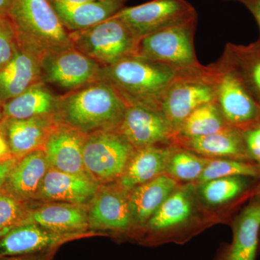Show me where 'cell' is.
I'll return each instance as SVG.
<instances>
[{
    "instance_id": "cell-1",
    "label": "cell",
    "mask_w": 260,
    "mask_h": 260,
    "mask_svg": "<svg viewBox=\"0 0 260 260\" xmlns=\"http://www.w3.org/2000/svg\"><path fill=\"white\" fill-rule=\"evenodd\" d=\"M127 107L112 85L99 80L59 95L56 119L88 135L119 129Z\"/></svg>"
},
{
    "instance_id": "cell-2",
    "label": "cell",
    "mask_w": 260,
    "mask_h": 260,
    "mask_svg": "<svg viewBox=\"0 0 260 260\" xmlns=\"http://www.w3.org/2000/svg\"><path fill=\"white\" fill-rule=\"evenodd\" d=\"M179 73L168 65L132 55L102 67L100 80L112 85L128 106L158 109L162 95Z\"/></svg>"
},
{
    "instance_id": "cell-3",
    "label": "cell",
    "mask_w": 260,
    "mask_h": 260,
    "mask_svg": "<svg viewBox=\"0 0 260 260\" xmlns=\"http://www.w3.org/2000/svg\"><path fill=\"white\" fill-rule=\"evenodd\" d=\"M7 18L19 47L40 60L49 53L75 48L49 0H11Z\"/></svg>"
},
{
    "instance_id": "cell-4",
    "label": "cell",
    "mask_w": 260,
    "mask_h": 260,
    "mask_svg": "<svg viewBox=\"0 0 260 260\" xmlns=\"http://www.w3.org/2000/svg\"><path fill=\"white\" fill-rule=\"evenodd\" d=\"M215 102V87L211 66L200 65L179 71L162 95L158 109L169 121L174 136L195 109Z\"/></svg>"
},
{
    "instance_id": "cell-5",
    "label": "cell",
    "mask_w": 260,
    "mask_h": 260,
    "mask_svg": "<svg viewBox=\"0 0 260 260\" xmlns=\"http://www.w3.org/2000/svg\"><path fill=\"white\" fill-rule=\"evenodd\" d=\"M135 150L119 129L88 135L83 148L85 172L99 185L119 181Z\"/></svg>"
},
{
    "instance_id": "cell-6",
    "label": "cell",
    "mask_w": 260,
    "mask_h": 260,
    "mask_svg": "<svg viewBox=\"0 0 260 260\" xmlns=\"http://www.w3.org/2000/svg\"><path fill=\"white\" fill-rule=\"evenodd\" d=\"M197 25L198 17L141 38L134 55L168 65L179 71L198 68L202 64L194 47Z\"/></svg>"
},
{
    "instance_id": "cell-7",
    "label": "cell",
    "mask_w": 260,
    "mask_h": 260,
    "mask_svg": "<svg viewBox=\"0 0 260 260\" xmlns=\"http://www.w3.org/2000/svg\"><path fill=\"white\" fill-rule=\"evenodd\" d=\"M75 49L106 67L134 55L138 41L120 19L113 16L95 26L70 32Z\"/></svg>"
},
{
    "instance_id": "cell-8",
    "label": "cell",
    "mask_w": 260,
    "mask_h": 260,
    "mask_svg": "<svg viewBox=\"0 0 260 260\" xmlns=\"http://www.w3.org/2000/svg\"><path fill=\"white\" fill-rule=\"evenodd\" d=\"M215 87V103L229 126L244 131L260 122V105L239 77L220 58L210 64Z\"/></svg>"
},
{
    "instance_id": "cell-9",
    "label": "cell",
    "mask_w": 260,
    "mask_h": 260,
    "mask_svg": "<svg viewBox=\"0 0 260 260\" xmlns=\"http://www.w3.org/2000/svg\"><path fill=\"white\" fill-rule=\"evenodd\" d=\"M114 16L120 19L138 41L186 23L198 17V13L186 0H152L138 6L124 7Z\"/></svg>"
},
{
    "instance_id": "cell-10",
    "label": "cell",
    "mask_w": 260,
    "mask_h": 260,
    "mask_svg": "<svg viewBox=\"0 0 260 260\" xmlns=\"http://www.w3.org/2000/svg\"><path fill=\"white\" fill-rule=\"evenodd\" d=\"M102 68L75 48L49 53L41 60L42 82L67 93L100 80Z\"/></svg>"
},
{
    "instance_id": "cell-11",
    "label": "cell",
    "mask_w": 260,
    "mask_h": 260,
    "mask_svg": "<svg viewBox=\"0 0 260 260\" xmlns=\"http://www.w3.org/2000/svg\"><path fill=\"white\" fill-rule=\"evenodd\" d=\"M129 191L118 182L98 186L87 204L90 232H124L135 226L130 210Z\"/></svg>"
},
{
    "instance_id": "cell-12",
    "label": "cell",
    "mask_w": 260,
    "mask_h": 260,
    "mask_svg": "<svg viewBox=\"0 0 260 260\" xmlns=\"http://www.w3.org/2000/svg\"><path fill=\"white\" fill-rule=\"evenodd\" d=\"M119 130L135 149L155 146L174 137L161 112L145 106H128Z\"/></svg>"
},
{
    "instance_id": "cell-13",
    "label": "cell",
    "mask_w": 260,
    "mask_h": 260,
    "mask_svg": "<svg viewBox=\"0 0 260 260\" xmlns=\"http://www.w3.org/2000/svg\"><path fill=\"white\" fill-rule=\"evenodd\" d=\"M34 203V202H32ZM32 203L25 223H34L51 232L62 234L90 235L87 205L59 202Z\"/></svg>"
},
{
    "instance_id": "cell-14",
    "label": "cell",
    "mask_w": 260,
    "mask_h": 260,
    "mask_svg": "<svg viewBox=\"0 0 260 260\" xmlns=\"http://www.w3.org/2000/svg\"><path fill=\"white\" fill-rule=\"evenodd\" d=\"M80 236L51 232L39 224H20L0 237V257L27 255L57 249L61 244Z\"/></svg>"
},
{
    "instance_id": "cell-15",
    "label": "cell",
    "mask_w": 260,
    "mask_h": 260,
    "mask_svg": "<svg viewBox=\"0 0 260 260\" xmlns=\"http://www.w3.org/2000/svg\"><path fill=\"white\" fill-rule=\"evenodd\" d=\"M86 137L80 130L58 121L43 148L49 167L69 174L87 175L83 162Z\"/></svg>"
},
{
    "instance_id": "cell-16",
    "label": "cell",
    "mask_w": 260,
    "mask_h": 260,
    "mask_svg": "<svg viewBox=\"0 0 260 260\" xmlns=\"http://www.w3.org/2000/svg\"><path fill=\"white\" fill-rule=\"evenodd\" d=\"M57 124L55 116H42L23 119H5L0 128L13 157L19 159L43 149Z\"/></svg>"
},
{
    "instance_id": "cell-17",
    "label": "cell",
    "mask_w": 260,
    "mask_h": 260,
    "mask_svg": "<svg viewBox=\"0 0 260 260\" xmlns=\"http://www.w3.org/2000/svg\"><path fill=\"white\" fill-rule=\"evenodd\" d=\"M98 186L88 175L61 172L49 167L35 202H59L87 205Z\"/></svg>"
},
{
    "instance_id": "cell-18",
    "label": "cell",
    "mask_w": 260,
    "mask_h": 260,
    "mask_svg": "<svg viewBox=\"0 0 260 260\" xmlns=\"http://www.w3.org/2000/svg\"><path fill=\"white\" fill-rule=\"evenodd\" d=\"M50 3L63 26L70 32L91 28L112 18L124 8L125 0H95L76 5Z\"/></svg>"
},
{
    "instance_id": "cell-19",
    "label": "cell",
    "mask_w": 260,
    "mask_h": 260,
    "mask_svg": "<svg viewBox=\"0 0 260 260\" xmlns=\"http://www.w3.org/2000/svg\"><path fill=\"white\" fill-rule=\"evenodd\" d=\"M49 167L43 149L32 152L18 159L3 189L23 201L35 202Z\"/></svg>"
},
{
    "instance_id": "cell-20",
    "label": "cell",
    "mask_w": 260,
    "mask_h": 260,
    "mask_svg": "<svg viewBox=\"0 0 260 260\" xmlns=\"http://www.w3.org/2000/svg\"><path fill=\"white\" fill-rule=\"evenodd\" d=\"M259 236L260 203L253 199L236 218L232 244L228 246L221 260H256Z\"/></svg>"
},
{
    "instance_id": "cell-21",
    "label": "cell",
    "mask_w": 260,
    "mask_h": 260,
    "mask_svg": "<svg viewBox=\"0 0 260 260\" xmlns=\"http://www.w3.org/2000/svg\"><path fill=\"white\" fill-rule=\"evenodd\" d=\"M40 82V59L19 47L12 60L0 70V102L4 104Z\"/></svg>"
},
{
    "instance_id": "cell-22",
    "label": "cell",
    "mask_w": 260,
    "mask_h": 260,
    "mask_svg": "<svg viewBox=\"0 0 260 260\" xmlns=\"http://www.w3.org/2000/svg\"><path fill=\"white\" fill-rule=\"evenodd\" d=\"M177 182L161 174L129 191V205L135 226L145 227L169 195L177 189Z\"/></svg>"
},
{
    "instance_id": "cell-23",
    "label": "cell",
    "mask_w": 260,
    "mask_h": 260,
    "mask_svg": "<svg viewBox=\"0 0 260 260\" xmlns=\"http://www.w3.org/2000/svg\"><path fill=\"white\" fill-rule=\"evenodd\" d=\"M172 153L169 148L150 146L135 149L118 183L127 191L153 180L165 172Z\"/></svg>"
},
{
    "instance_id": "cell-24",
    "label": "cell",
    "mask_w": 260,
    "mask_h": 260,
    "mask_svg": "<svg viewBox=\"0 0 260 260\" xmlns=\"http://www.w3.org/2000/svg\"><path fill=\"white\" fill-rule=\"evenodd\" d=\"M183 143L189 150L205 156L251 162L246 153L242 131L229 125L213 134L183 139Z\"/></svg>"
},
{
    "instance_id": "cell-25",
    "label": "cell",
    "mask_w": 260,
    "mask_h": 260,
    "mask_svg": "<svg viewBox=\"0 0 260 260\" xmlns=\"http://www.w3.org/2000/svg\"><path fill=\"white\" fill-rule=\"evenodd\" d=\"M59 95L40 82L3 104L5 119H23L36 116H56Z\"/></svg>"
},
{
    "instance_id": "cell-26",
    "label": "cell",
    "mask_w": 260,
    "mask_h": 260,
    "mask_svg": "<svg viewBox=\"0 0 260 260\" xmlns=\"http://www.w3.org/2000/svg\"><path fill=\"white\" fill-rule=\"evenodd\" d=\"M221 59L239 77L245 88L260 105V42L248 45L229 43Z\"/></svg>"
},
{
    "instance_id": "cell-27",
    "label": "cell",
    "mask_w": 260,
    "mask_h": 260,
    "mask_svg": "<svg viewBox=\"0 0 260 260\" xmlns=\"http://www.w3.org/2000/svg\"><path fill=\"white\" fill-rule=\"evenodd\" d=\"M191 211L192 203L189 191L176 189L159 207L145 227L153 234H165L185 223Z\"/></svg>"
},
{
    "instance_id": "cell-28",
    "label": "cell",
    "mask_w": 260,
    "mask_h": 260,
    "mask_svg": "<svg viewBox=\"0 0 260 260\" xmlns=\"http://www.w3.org/2000/svg\"><path fill=\"white\" fill-rule=\"evenodd\" d=\"M229 125L216 103L212 102L195 109L181 124L176 135L183 139L199 138L220 131Z\"/></svg>"
},
{
    "instance_id": "cell-29",
    "label": "cell",
    "mask_w": 260,
    "mask_h": 260,
    "mask_svg": "<svg viewBox=\"0 0 260 260\" xmlns=\"http://www.w3.org/2000/svg\"><path fill=\"white\" fill-rule=\"evenodd\" d=\"M253 179L255 178L236 176L213 179L202 184L200 192L208 204H225L249 191Z\"/></svg>"
},
{
    "instance_id": "cell-30",
    "label": "cell",
    "mask_w": 260,
    "mask_h": 260,
    "mask_svg": "<svg viewBox=\"0 0 260 260\" xmlns=\"http://www.w3.org/2000/svg\"><path fill=\"white\" fill-rule=\"evenodd\" d=\"M236 176L260 178L257 164L235 159H210L198 181L203 184L213 179Z\"/></svg>"
},
{
    "instance_id": "cell-31",
    "label": "cell",
    "mask_w": 260,
    "mask_h": 260,
    "mask_svg": "<svg viewBox=\"0 0 260 260\" xmlns=\"http://www.w3.org/2000/svg\"><path fill=\"white\" fill-rule=\"evenodd\" d=\"M210 159L197 156L184 150L173 152L168 160L166 172L169 177L182 181L198 180Z\"/></svg>"
},
{
    "instance_id": "cell-32",
    "label": "cell",
    "mask_w": 260,
    "mask_h": 260,
    "mask_svg": "<svg viewBox=\"0 0 260 260\" xmlns=\"http://www.w3.org/2000/svg\"><path fill=\"white\" fill-rule=\"evenodd\" d=\"M32 202L23 201L2 188L0 189V232H6L23 224L28 218Z\"/></svg>"
},
{
    "instance_id": "cell-33",
    "label": "cell",
    "mask_w": 260,
    "mask_h": 260,
    "mask_svg": "<svg viewBox=\"0 0 260 260\" xmlns=\"http://www.w3.org/2000/svg\"><path fill=\"white\" fill-rule=\"evenodd\" d=\"M18 48L14 30L8 18H0V70L12 60Z\"/></svg>"
},
{
    "instance_id": "cell-34",
    "label": "cell",
    "mask_w": 260,
    "mask_h": 260,
    "mask_svg": "<svg viewBox=\"0 0 260 260\" xmlns=\"http://www.w3.org/2000/svg\"><path fill=\"white\" fill-rule=\"evenodd\" d=\"M246 153L251 162H260V122L242 131Z\"/></svg>"
},
{
    "instance_id": "cell-35",
    "label": "cell",
    "mask_w": 260,
    "mask_h": 260,
    "mask_svg": "<svg viewBox=\"0 0 260 260\" xmlns=\"http://www.w3.org/2000/svg\"><path fill=\"white\" fill-rule=\"evenodd\" d=\"M57 249L37 253V254H27V255L3 256L0 260H51Z\"/></svg>"
},
{
    "instance_id": "cell-36",
    "label": "cell",
    "mask_w": 260,
    "mask_h": 260,
    "mask_svg": "<svg viewBox=\"0 0 260 260\" xmlns=\"http://www.w3.org/2000/svg\"><path fill=\"white\" fill-rule=\"evenodd\" d=\"M18 160V158H13L0 164V189L4 186L10 173L11 172L12 169L15 167Z\"/></svg>"
},
{
    "instance_id": "cell-37",
    "label": "cell",
    "mask_w": 260,
    "mask_h": 260,
    "mask_svg": "<svg viewBox=\"0 0 260 260\" xmlns=\"http://www.w3.org/2000/svg\"><path fill=\"white\" fill-rule=\"evenodd\" d=\"M240 3L249 10L255 19L259 29V39L258 41L260 42V0H242Z\"/></svg>"
},
{
    "instance_id": "cell-38",
    "label": "cell",
    "mask_w": 260,
    "mask_h": 260,
    "mask_svg": "<svg viewBox=\"0 0 260 260\" xmlns=\"http://www.w3.org/2000/svg\"><path fill=\"white\" fill-rule=\"evenodd\" d=\"M14 158L3 130L0 128V164Z\"/></svg>"
},
{
    "instance_id": "cell-39",
    "label": "cell",
    "mask_w": 260,
    "mask_h": 260,
    "mask_svg": "<svg viewBox=\"0 0 260 260\" xmlns=\"http://www.w3.org/2000/svg\"><path fill=\"white\" fill-rule=\"evenodd\" d=\"M11 0H0V18H7Z\"/></svg>"
},
{
    "instance_id": "cell-40",
    "label": "cell",
    "mask_w": 260,
    "mask_h": 260,
    "mask_svg": "<svg viewBox=\"0 0 260 260\" xmlns=\"http://www.w3.org/2000/svg\"><path fill=\"white\" fill-rule=\"evenodd\" d=\"M49 1L58 2V3L67 5H76L88 3V2L95 1V0H49Z\"/></svg>"
},
{
    "instance_id": "cell-41",
    "label": "cell",
    "mask_w": 260,
    "mask_h": 260,
    "mask_svg": "<svg viewBox=\"0 0 260 260\" xmlns=\"http://www.w3.org/2000/svg\"><path fill=\"white\" fill-rule=\"evenodd\" d=\"M5 116L3 112V104L0 102V124L4 121Z\"/></svg>"
},
{
    "instance_id": "cell-42",
    "label": "cell",
    "mask_w": 260,
    "mask_h": 260,
    "mask_svg": "<svg viewBox=\"0 0 260 260\" xmlns=\"http://www.w3.org/2000/svg\"><path fill=\"white\" fill-rule=\"evenodd\" d=\"M256 200H257L258 202L260 203V188L259 189V191H258L257 194L256 195V198H254Z\"/></svg>"
},
{
    "instance_id": "cell-43",
    "label": "cell",
    "mask_w": 260,
    "mask_h": 260,
    "mask_svg": "<svg viewBox=\"0 0 260 260\" xmlns=\"http://www.w3.org/2000/svg\"><path fill=\"white\" fill-rule=\"evenodd\" d=\"M258 169H259V175H260V162L257 164Z\"/></svg>"
},
{
    "instance_id": "cell-44",
    "label": "cell",
    "mask_w": 260,
    "mask_h": 260,
    "mask_svg": "<svg viewBox=\"0 0 260 260\" xmlns=\"http://www.w3.org/2000/svg\"><path fill=\"white\" fill-rule=\"evenodd\" d=\"M5 232H0V237H2V236L3 235V234H5Z\"/></svg>"
},
{
    "instance_id": "cell-45",
    "label": "cell",
    "mask_w": 260,
    "mask_h": 260,
    "mask_svg": "<svg viewBox=\"0 0 260 260\" xmlns=\"http://www.w3.org/2000/svg\"><path fill=\"white\" fill-rule=\"evenodd\" d=\"M259 250H260V236H259Z\"/></svg>"
},
{
    "instance_id": "cell-46",
    "label": "cell",
    "mask_w": 260,
    "mask_h": 260,
    "mask_svg": "<svg viewBox=\"0 0 260 260\" xmlns=\"http://www.w3.org/2000/svg\"><path fill=\"white\" fill-rule=\"evenodd\" d=\"M235 1H239V2H241V1H242V0H235Z\"/></svg>"
}]
</instances>
